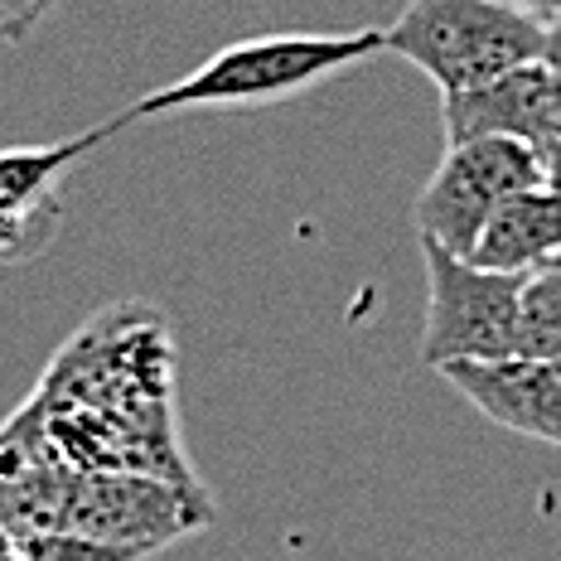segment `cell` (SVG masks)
<instances>
[{
    "instance_id": "obj_3",
    "label": "cell",
    "mask_w": 561,
    "mask_h": 561,
    "mask_svg": "<svg viewBox=\"0 0 561 561\" xmlns=\"http://www.w3.org/2000/svg\"><path fill=\"white\" fill-rule=\"evenodd\" d=\"M382 34L388 54L421 68L440 98L494 83L547 49V20L513 0H407Z\"/></svg>"
},
{
    "instance_id": "obj_15",
    "label": "cell",
    "mask_w": 561,
    "mask_h": 561,
    "mask_svg": "<svg viewBox=\"0 0 561 561\" xmlns=\"http://www.w3.org/2000/svg\"><path fill=\"white\" fill-rule=\"evenodd\" d=\"M513 5H523L537 20H561V0H513Z\"/></svg>"
},
{
    "instance_id": "obj_4",
    "label": "cell",
    "mask_w": 561,
    "mask_h": 561,
    "mask_svg": "<svg viewBox=\"0 0 561 561\" xmlns=\"http://www.w3.org/2000/svg\"><path fill=\"white\" fill-rule=\"evenodd\" d=\"M426 262V324H421V364H494L513 358L518 306L528 272H494L474 256H455L440 242L421 238Z\"/></svg>"
},
{
    "instance_id": "obj_7",
    "label": "cell",
    "mask_w": 561,
    "mask_h": 561,
    "mask_svg": "<svg viewBox=\"0 0 561 561\" xmlns=\"http://www.w3.org/2000/svg\"><path fill=\"white\" fill-rule=\"evenodd\" d=\"M208 518H214V504L204 499L198 484H180V479L140 470H78L73 484H68L58 528L160 552V547L204 528Z\"/></svg>"
},
{
    "instance_id": "obj_16",
    "label": "cell",
    "mask_w": 561,
    "mask_h": 561,
    "mask_svg": "<svg viewBox=\"0 0 561 561\" xmlns=\"http://www.w3.org/2000/svg\"><path fill=\"white\" fill-rule=\"evenodd\" d=\"M552 266H561V256H557V262H552Z\"/></svg>"
},
{
    "instance_id": "obj_14",
    "label": "cell",
    "mask_w": 561,
    "mask_h": 561,
    "mask_svg": "<svg viewBox=\"0 0 561 561\" xmlns=\"http://www.w3.org/2000/svg\"><path fill=\"white\" fill-rule=\"evenodd\" d=\"M0 561H25V537L0 518Z\"/></svg>"
},
{
    "instance_id": "obj_13",
    "label": "cell",
    "mask_w": 561,
    "mask_h": 561,
    "mask_svg": "<svg viewBox=\"0 0 561 561\" xmlns=\"http://www.w3.org/2000/svg\"><path fill=\"white\" fill-rule=\"evenodd\" d=\"M58 0H0V44L30 39V30L39 25Z\"/></svg>"
},
{
    "instance_id": "obj_8",
    "label": "cell",
    "mask_w": 561,
    "mask_h": 561,
    "mask_svg": "<svg viewBox=\"0 0 561 561\" xmlns=\"http://www.w3.org/2000/svg\"><path fill=\"white\" fill-rule=\"evenodd\" d=\"M126 112L88 126L83 136L54 140V146H10L0 150V262H30L64 228V184L92 150H102L116 131H126Z\"/></svg>"
},
{
    "instance_id": "obj_10",
    "label": "cell",
    "mask_w": 561,
    "mask_h": 561,
    "mask_svg": "<svg viewBox=\"0 0 561 561\" xmlns=\"http://www.w3.org/2000/svg\"><path fill=\"white\" fill-rule=\"evenodd\" d=\"M474 262L494 272H537L561 256V184H533L513 194L474 242Z\"/></svg>"
},
{
    "instance_id": "obj_1",
    "label": "cell",
    "mask_w": 561,
    "mask_h": 561,
    "mask_svg": "<svg viewBox=\"0 0 561 561\" xmlns=\"http://www.w3.org/2000/svg\"><path fill=\"white\" fill-rule=\"evenodd\" d=\"M34 397L73 470H140L198 484L174 440L170 334L160 314L140 310L126 324V310H112L92 320L54 358Z\"/></svg>"
},
{
    "instance_id": "obj_2",
    "label": "cell",
    "mask_w": 561,
    "mask_h": 561,
    "mask_svg": "<svg viewBox=\"0 0 561 561\" xmlns=\"http://www.w3.org/2000/svg\"><path fill=\"white\" fill-rule=\"evenodd\" d=\"M388 54L382 30H348V34H256V39L224 44L208 54L180 83L146 92L126 107V122L165 112H248L290 102L300 92L330 83L348 68Z\"/></svg>"
},
{
    "instance_id": "obj_6",
    "label": "cell",
    "mask_w": 561,
    "mask_h": 561,
    "mask_svg": "<svg viewBox=\"0 0 561 561\" xmlns=\"http://www.w3.org/2000/svg\"><path fill=\"white\" fill-rule=\"evenodd\" d=\"M446 146L470 136H518L547 184H561V20H547V49L494 83L440 98Z\"/></svg>"
},
{
    "instance_id": "obj_12",
    "label": "cell",
    "mask_w": 561,
    "mask_h": 561,
    "mask_svg": "<svg viewBox=\"0 0 561 561\" xmlns=\"http://www.w3.org/2000/svg\"><path fill=\"white\" fill-rule=\"evenodd\" d=\"M150 547H131V542H107V537H88V533H39L25 537V561H150Z\"/></svg>"
},
{
    "instance_id": "obj_5",
    "label": "cell",
    "mask_w": 561,
    "mask_h": 561,
    "mask_svg": "<svg viewBox=\"0 0 561 561\" xmlns=\"http://www.w3.org/2000/svg\"><path fill=\"white\" fill-rule=\"evenodd\" d=\"M542 184V165L518 136H470L446 146V160L416 194V232L455 256H470L489 218L513 194Z\"/></svg>"
},
{
    "instance_id": "obj_11",
    "label": "cell",
    "mask_w": 561,
    "mask_h": 561,
    "mask_svg": "<svg viewBox=\"0 0 561 561\" xmlns=\"http://www.w3.org/2000/svg\"><path fill=\"white\" fill-rule=\"evenodd\" d=\"M513 358H561V266H537L523 280Z\"/></svg>"
},
{
    "instance_id": "obj_9",
    "label": "cell",
    "mask_w": 561,
    "mask_h": 561,
    "mask_svg": "<svg viewBox=\"0 0 561 561\" xmlns=\"http://www.w3.org/2000/svg\"><path fill=\"white\" fill-rule=\"evenodd\" d=\"M440 378L494 426L513 431V436L561 446V358L446 364Z\"/></svg>"
}]
</instances>
